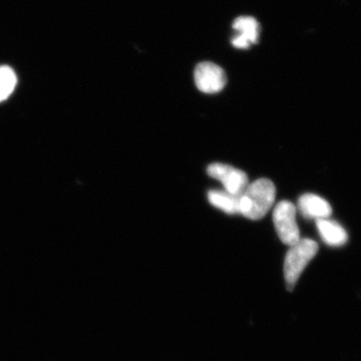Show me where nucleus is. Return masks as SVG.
<instances>
[{"mask_svg":"<svg viewBox=\"0 0 361 361\" xmlns=\"http://www.w3.org/2000/svg\"><path fill=\"white\" fill-rule=\"evenodd\" d=\"M317 252L318 244L311 239H300L294 245L289 246L284 260L287 290H293L306 266L315 257Z\"/></svg>","mask_w":361,"mask_h":361,"instance_id":"obj_2","label":"nucleus"},{"mask_svg":"<svg viewBox=\"0 0 361 361\" xmlns=\"http://www.w3.org/2000/svg\"><path fill=\"white\" fill-rule=\"evenodd\" d=\"M233 28L239 32L232 39L233 47L236 49H247L252 44H256L259 39L258 21L251 16H240L233 23Z\"/></svg>","mask_w":361,"mask_h":361,"instance_id":"obj_6","label":"nucleus"},{"mask_svg":"<svg viewBox=\"0 0 361 361\" xmlns=\"http://www.w3.org/2000/svg\"><path fill=\"white\" fill-rule=\"evenodd\" d=\"M208 200L214 207L220 209L223 212L230 215L239 214L240 196H235L226 191L211 190L208 193Z\"/></svg>","mask_w":361,"mask_h":361,"instance_id":"obj_9","label":"nucleus"},{"mask_svg":"<svg viewBox=\"0 0 361 361\" xmlns=\"http://www.w3.org/2000/svg\"><path fill=\"white\" fill-rule=\"evenodd\" d=\"M18 85V78L13 68L0 66V103L6 101L13 94Z\"/></svg>","mask_w":361,"mask_h":361,"instance_id":"obj_10","label":"nucleus"},{"mask_svg":"<svg viewBox=\"0 0 361 361\" xmlns=\"http://www.w3.org/2000/svg\"><path fill=\"white\" fill-rule=\"evenodd\" d=\"M298 210L310 219H326L332 213L329 202L314 194H304L299 198Z\"/></svg>","mask_w":361,"mask_h":361,"instance_id":"obj_7","label":"nucleus"},{"mask_svg":"<svg viewBox=\"0 0 361 361\" xmlns=\"http://www.w3.org/2000/svg\"><path fill=\"white\" fill-rule=\"evenodd\" d=\"M296 207L289 201H281L273 211V223L279 239L292 246L300 240V232L296 221Z\"/></svg>","mask_w":361,"mask_h":361,"instance_id":"obj_3","label":"nucleus"},{"mask_svg":"<svg viewBox=\"0 0 361 361\" xmlns=\"http://www.w3.org/2000/svg\"><path fill=\"white\" fill-rule=\"evenodd\" d=\"M276 188L269 179H258L248 185L240 196L239 214L247 219H262L274 204Z\"/></svg>","mask_w":361,"mask_h":361,"instance_id":"obj_1","label":"nucleus"},{"mask_svg":"<svg viewBox=\"0 0 361 361\" xmlns=\"http://www.w3.org/2000/svg\"><path fill=\"white\" fill-rule=\"evenodd\" d=\"M195 84L204 94H217L224 89L227 77L222 68L213 63H199L195 68Z\"/></svg>","mask_w":361,"mask_h":361,"instance_id":"obj_5","label":"nucleus"},{"mask_svg":"<svg viewBox=\"0 0 361 361\" xmlns=\"http://www.w3.org/2000/svg\"><path fill=\"white\" fill-rule=\"evenodd\" d=\"M316 226L320 236L327 245L339 247L348 242V233L338 223L326 218V219L316 220Z\"/></svg>","mask_w":361,"mask_h":361,"instance_id":"obj_8","label":"nucleus"},{"mask_svg":"<svg viewBox=\"0 0 361 361\" xmlns=\"http://www.w3.org/2000/svg\"><path fill=\"white\" fill-rule=\"evenodd\" d=\"M207 173L214 179L220 180L226 192L235 196H241L249 185L248 176L243 171L226 164H212L207 169Z\"/></svg>","mask_w":361,"mask_h":361,"instance_id":"obj_4","label":"nucleus"}]
</instances>
